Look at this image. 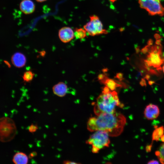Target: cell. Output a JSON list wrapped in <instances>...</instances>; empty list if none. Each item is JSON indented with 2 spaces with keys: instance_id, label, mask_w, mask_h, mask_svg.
<instances>
[{
  "instance_id": "obj_1",
  "label": "cell",
  "mask_w": 164,
  "mask_h": 164,
  "mask_svg": "<svg viewBox=\"0 0 164 164\" xmlns=\"http://www.w3.org/2000/svg\"><path fill=\"white\" fill-rule=\"evenodd\" d=\"M126 122L125 117L116 111L112 113H102L90 118L88 121L87 128L91 132L103 131L110 136L116 137L122 132Z\"/></svg>"
},
{
  "instance_id": "obj_2",
  "label": "cell",
  "mask_w": 164,
  "mask_h": 164,
  "mask_svg": "<svg viewBox=\"0 0 164 164\" xmlns=\"http://www.w3.org/2000/svg\"><path fill=\"white\" fill-rule=\"evenodd\" d=\"M123 106L119 101L117 92L111 91L105 86L97 99L94 111L96 115L102 113H112L116 112L117 107L122 108Z\"/></svg>"
},
{
  "instance_id": "obj_3",
  "label": "cell",
  "mask_w": 164,
  "mask_h": 164,
  "mask_svg": "<svg viewBox=\"0 0 164 164\" xmlns=\"http://www.w3.org/2000/svg\"><path fill=\"white\" fill-rule=\"evenodd\" d=\"M109 136L104 131H97L90 136L86 143L91 145L92 152L96 153L100 150L109 147L110 143Z\"/></svg>"
},
{
  "instance_id": "obj_4",
  "label": "cell",
  "mask_w": 164,
  "mask_h": 164,
  "mask_svg": "<svg viewBox=\"0 0 164 164\" xmlns=\"http://www.w3.org/2000/svg\"><path fill=\"white\" fill-rule=\"evenodd\" d=\"M17 132L14 121L8 117L0 119V140L2 142H9L14 138Z\"/></svg>"
},
{
  "instance_id": "obj_5",
  "label": "cell",
  "mask_w": 164,
  "mask_h": 164,
  "mask_svg": "<svg viewBox=\"0 0 164 164\" xmlns=\"http://www.w3.org/2000/svg\"><path fill=\"white\" fill-rule=\"evenodd\" d=\"M89 18V21L84 26V28L89 35L94 36L108 33L107 30L104 28L103 24L97 16L93 15Z\"/></svg>"
},
{
  "instance_id": "obj_6",
  "label": "cell",
  "mask_w": 164,
  "mask_h": 164,
  "mask_svg": "<svg viewBox=\"0 0 164 164\" xmlns=\"http://www.w3.org/2000/svg\"><path fill=\"white\" fill-rule=\"evenodd\" d=\"M140 7L145 10L151 15H164V8L160 0H138Z\"/></svg>"
},
{
  "instance_id": "obj_7",
  "label": "cell",
  "mask_w": 164,
  "mask_h": 164,
  "mask_svg": "<svg viewBox=\"0 0 164 164\" xmlns=\"http://www.w3.org/2000/svg\"><path fill=\"white\" fill-rule=\"evenodd\" d=\"M156 45L151 47L147 59L144 60L145 64L147 67L152 66L157 70L161 69L160 67L163 62L160 56L162 50L160 46Z\"/></svg>"
},
{
  "instance_id": "obj_8",
  "label": "cell",
  "mask_w": 164,
  "mask_h": 164,
  "mask_svg": "<svg viewBox=\"0 0 164 164\" xmlns=\"http://www.w3.org/2000/svg\"><path fill=\"white\" fill-rule=\"evenodd\" d=\"M58 36L60 40L62 42L67 43L74 37V32L70 27L64 26L59 30Z\"/></svg>"
},
{
  "instance_id": "obj_9",
  "label": "cell",
  "mask_w": 164,
  "mask_h": 164,
  "mask_svg": "<svg viewBox=\"0 0 164 164\" xmlns=\"http://www.w3.org/2000/svg\"><path fill=\"white\" fill-rule=\"evenodd\" d=\"M159 114V110L157 105L150 104L146 107L144 111L145 118L149 120L156 118Z\"/></svg>"
},
{
  "instance_id": "obj_10",
  "label": "cell",
  "mask_w": 164,
  "mask_h": 164,
  "mask_svg": "<svg viewBox=\"0 0 164 164\" xmlns=\"http://www.w3.org/2000/svg\"><path fill=\"white\" fill-rule=\"evenodd\" d=\"M11 61L12 64L15 67L20 68L25 65L26 62V59L25 55L22 53L20 52H17L12 56Z\"/></svg>"
},
{
  "instance_id": "obj_11",
  "label": "cell",
  "mask_w": 164,
  "mask_h": 164,
  "mask_svg": "<svg viewBox=\"0 0 164 164\" xmlns=\"http://www.w3.org/2000/svg\"><path fill=\"white\" fill-rule=\"evenodd\" d=\"M19 9L23 13L29 14L34 11L35 5L31 0H22L19 4Z\"/></svg>"
},
{
  "instance_id": "obj_12",
  "label": "cell",
  "mask_w": 164,
  "mask_h": 164,
  "mask_svg": "<svg viewBox=\"0 0 164 164\" xmlns=\"http://www.w3.org/2000/svg\"><path fill=\"white\" fill-rule=\"evenodd\" d=\"M52 90L54 94L58 97H62L67 93L68 87L65 83L60 82L53 86Z\"/></svg>"
},
{
  "instance_id": "obj_13",
  "label": "cell",
  "mask_w": 164,
  "mask_h": 164,
  "mask_svg": "<svg viewBox=\"0 0 164 164\" xmlns=\"http://www.w3.org/2000/svg\"><path fill=\"white\" fill-rule=\"evenodd\" d=\"M28 157L22 152H16L13 156L12 162L15 164H26L28 162Z\"/></svg>"
},
{
  "instance_id": "obj_14",
  "label": "cell",
  "mask_w": 164,
  "mask_h": 164,
  "mask_svg": "<svg viewBox=\"0 0 164 164\" xmlns=\"http://www.w3.org/2000/svg\"><path fill=\"white\" fill-rule=\"evenodd\" d=\"M101 81L105 84V86L111 91H115L117 87L121 86L120 84H117L114 80L107 77H106Z\"/></svg>"
},
{
  "instance_id": "obj_15",
  "label": "cell",
  "mask_w": 164,
  "mask_h": 164,
  "mask_svg": "<svg viewBox=\"0 0 164 164\" xmlns=\"http://www.w3.org/2000/svg\"><path fill=\"white\" fill-rule=\"evenodd\" d=\"M164 128L163 126L156 128L152 133V140L158 141L160 140L161 137L164 135Z\"/></svg>"
},
{
  "instance_id": "obj_16",
  "label": "cell",
  "mask_w": 164,
  "mask_h": 164,
  "mask_svg": "<svg viewBox=\"0 0 164 164\" xmlns=\"http://www.w3.org/2000/svg\"><path fill=\"white\" fill-rule=\"evenodd\" d=\"M87 33L84 28H76L74 32L75 37L77 39H82L86 37Z\"/></svg>"
},
{
  "instance_id": "obj_17",
  "label": "cell",
  "mask_w": 164,
  "mask_h": 164,
  "mask_svg": "<svg viewBox=\"0 0 164 164\" xmlns=\"http://www.w3.org/2000/svg\"><path fill=\"white\" fill-rule=\"evenodd\" d=\"M155 154L160 162L162 164H164V143L161 145L159 149L155 152Z\"/></svg>"
},
{
  "instance_id": "obj_18",
  "label": "cell",
  "mask_w": 164,
  "mask_h": 164,
  "mask_svg": "<svg viewBox=\"0 0 164 164\" xmlns=\"http://www.w3.org/2000/svg\"><path fill=\"white\" fill-rule=\"evenodd\" d=\"M34 74L31 70H28L24 72L22 77L24 82H29L33 79Z\"/></svg>"
},
{
  "instance_id": "obj_19",
  "label": "cell",
  "mask_w": 164,
  "mask_h": 164,
  "mask_svg": "<svg viewBox=\"0 0 164 164\" xmlns=\"http://www.w3.org/2000/svg\"><path fill=\"white\" fill-rule=\"evenodd\" d=\"M38 129L37 125L36 124H32L30 125L28 128V130L30 132L33 133L36 131Z\"/></svg>"
},
{
  "instance_id": "obj_20",
  "label": "cell",
  "mask_w": 164,
  "mask_h": 164,
  "mask_svg": "<svg viewBox=\"0 0 164 164\" xmlns=\"http://www.w3.org/2000/svg\"><path fill=\"white\" fill-rule=\"evenodd\" d=\"M149 46L148 45L146 46L141 50V52L144 54L146 53L148 51L149 47Z\"/></svg>"
},
{
  "instance_id": "obj_21",
  "label": "cell",
  "mask_w": 164,
  "mask_h": 164,
  "mask_svg": "<svg viewBox=\"0 0 164 164\" xmlns=\"http://www.w3.org/2000/svg\"><path fill=\"white\" fill-rule=\"evenodd\" d=\"M37 155V153L36 152H31L29 155V158H32L36 156Z\"/></svg>"
},
{
  "instance_id": "obj_22",
  "label": "cell",
  "mask_w": 164,
  "mask_h": 164,
  "mask_svg": "<svg viewBox=\"0 0 164 164\" xmlns=\"http://www.w3.org/2000/svg\"><path fill=\"white\" fill-rule=\"evenodd\" d=\"M63 163L65 164H77L78 163L69 160H65L63 162Z\"/></svg>"
},
{
  "instance_id": "obj_23",
  "label": "cell",
  "mask_w": 164,
  "mask_h": 164,
  "mask_svg": "<svg viewBox=\"0 0 164 164\" xmlns=\"http://www.w3.org/2000/svg\"><path fill=\"white\" fill-rule=\"evenodd\" d=\"M140 84L142 86H145L146 85L145 80L144 79H142L140 82Z\"/></svg>"
},
{
  "instance_id": "obj_24",
  "label": "cell",
  "mask_w": 164,
  "mask_h": 164,
  "mask_svg": "<svg viewBox=\"0 0 164 164\" xmlns=\"http://www.w3.org/2000/svg\"><path fill=\"white\" fill-rule=\"evenodd\" d=\"M148 164H158L159 162L158 161L156 160H152L149 161Z\"/></svg>"
},
{
  "instance_id": "obj_25",
  "label": "cell",
  "mask_w": 164,
  "mask_h": 164,
  "mask_svg": "<svg viewBox=\"0 0 164 164\" xmlns=\"http://www.w3.org/2000/svg\"><path fill=\"white\" fill-rule=\"evenodd\" d=\"M152 146L151 145H148L146 147V150L147 152H150L151 151Z\"/></svg>"
},
{
  "instance_id": "obj_26",
  "label": "cell",
  "mask_w": 164,
  "mask_h": 164,
  "mask_svg": "<svg viewBox=\"0 0 164 164\" xmlns=\"http://www.w3.org/2000/svg\"><path fill=\"white\" fill-rule=\"evenodd\" d=\"M117 77L119 79H122L123 78V74L121 73L117 74Z\"/></svg>"
},
{
  "instance_id": "obj_27",
  "label": "cell",
  "mask_w": 164,
  "mask_h": 164,
  "mask_svg": "<svg viewBox=\"0 0 164 164\" xmlns=\"http://www.w3.org/2000/svg\"><path fill=\"white\" fill-rule=\"evenodd\" d=\"M152 44H153V41L152 40L150 39L148 41V45L149 46H150L151 45H152Z\"/></svg>"
},
{
  "instance_id": "obj_28",
  "label": "cell",
  "mask_w": 164,
  "mask_h": 164,
  "mask_svg": "<svg viewBox=\"0 0 164 164\" xmlns=\"http://www.w3.org/2000/svg\"><path fill=\"white\" fill-rule=\"evenodd\" d=\"M155 44L156 45H160L161 43L160 41V40L157 39L155 42Z\"/></svg>"
},
{
  "instance_id": "obj_29",
  "label": "cell",
  "mask_w": 164,
  "mask_h": 164,
  "mask_svg": "<svg viewBox=\"0 0 164 164\" xmlns=\"http://www.w3.org/2000/svg\"><path fill=\"white\" fill-rule=\"evenodd\" d=\"M160 140L162 142H164V134L161 137Z\"/></svg>"
},
{
  "instance_id": "obj_30",
  "label": "cell",
  "mask_w": 164,
  "mask_h": 164,
  "mask_svg": "<svg viewBox=\"0 0 164 164\" xmlns=\"http://www.w3.org/2000/svg\"><path fill=\"white\" fill-rule=\"evenodd\" d=\"M37 2H42L46 1L47 0H36Z\"/></svg>"
},
{
  "instance_id": "obj_31",
  "label": "cell",
  "mask_w": 164,
  "mask_h": 164,
  "mask_svg": "<svg viewBox=\"0 0 164 164\" xmlns=\"http://www.w3.org/2000/svg\"><path fill=\"white\" fill-rule=\"evenodd\" d=\"M154 82L153 81H149V84L150 85H152V84H153L154 83Z\"/></svg>"
},
{
  "instance_id": "obj_32",
  "label": "cell",
  "mask_w": 164,
  "mask_h": 164,
  "mask_svg": "<svg viewBox=\"0 0 164 164\" xmlns=\"http://www.w3.org/2000/svg\"><path fill=\"white\" fill-rule=\"evenodd\" d=\"M109 0L110 2H111L112 3H114L117 1V0Z\"/></svg>"
},
{
  "instance_id": "obj_33",
  "label": "cell",
  "mask_w": 164,
  "mask_h": 164,
  "mask_svg": "<svg viewBox=\"0 0 164 164\" xmlns=\"http://www.w3.org/2000/svg\"><path fill=\"white\" fill-rule=\"evenodd\" d=\"M149 75H147L146 76V78L148 79L149 78Z\"/></svg>"
},
{
  "instance_id": "obj_34",
  "label": "cell",
  "mask_w": 164,
  "mask_h": 164,
  "mask_svg": "<svg viewBox=\"0 0 164 164\" xmlns=\"http://www.w3.org/2000/svg\"><path fill=\"white\" fill-rule=\"evenodd\" d=\"M162 69H163V71L164 73V65Z\"/></svg>"
},
{
  "instance_id": "obj_35",
  "label": "cell",
  "mask_w": 164,
  "mask_h": 164,
  "mask_svg": "<svg viewBox=\"0 0 164 164\" xmlns=\"http://www.w3.org/2000/svg\"><path fill=\"white\" fill-rule=\"evenodd\" d=\"M163 62H164V58L162 59Z\"/></svg>"
}]
</instances>
